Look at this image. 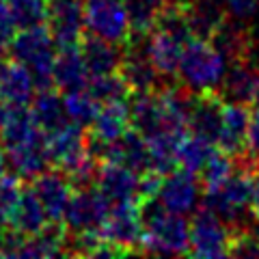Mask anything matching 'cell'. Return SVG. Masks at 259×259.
Returning a JSON list of instances; mask_svg holds the SVG:
<instances>
[{
    "label": "cell",
    "instance_id": "e575fe53",
    "mask_svg": "<svg viewBox=\"0 0 259 259\" xmlns=\"http://www.w3.org/2000/svg\"><path fill=\"white\" fill-rule=\"evenodd\" d=\"M7 173V153H5V147L3 143H0V177Z\"/></svg>",
    "mask_w": 259,
    "mask_h": 259
},
{
    "label": "cell",
    "instance_id": "603a6c76",
    "mask_svg": "<svg viewBox=\"0 0 259 259\" xmlns=\"http://www.w3.org/2000/svg\"><path fill=\"white\" fill-rule=\"evenodd\" d=\"M216 149L218 147L214 141H209L205 136L194 134L188 130L180 143V147H177V166L199 175L201 168L205 166V162L209 160V156H212Z\"/></svg>",
    "mask_w": 259,
    "mask_h": 259
},
{
    "label": "cell",
    "instance_id": "52a82bcc",
    "mask_svg": "<svg viewBox=\"0 0 259 259\" xmlns=\"http://www.w3.org/2000/svg\"><path fill=\"white\" fill-rule=\"evenodd\" d=\"M100 233L108 244L119 248L123 255L139 250L143 233V201L130 199L110 203Z\"/></svg>",
    "mask_w": 259,
    "mask_h": 259
},
{
    "label": "cell",
    "instance_id": "1f68e13d",
    "mask_svg": "<svg viewBox=\"0 0 259 259\" xmlns=\"http://www.w3.org/2000/svg\"><path fill=\"white\" fill-rule=\"evenodd\" d=\"M15 30H18V26H15V22L11 18L9 9H7V5L0 0V46L9 44L11 37L15 35Z\"/></svg>",
    "mask_w": 259,
    "mask_h": 259
},
{
    "label": "cell",
    "instance_id": "4316f807",
    "mask_svg": "<svg viewBox=\"0 0 259 259\" xmlns=\"http://www.w3.org/2000/svg\"><path fill=\"white\" fill-rule=\"evenodd\" d=\"M233 168H236L233 156H229V153L223 151V149H216L212 156H209V160L205 162V166L201 168V173H199L201 190L214 188V186L225 182L227 177L233 173Z\"/></svg>",
    "mask_w": 259,
    "mask_h": 259
},
{
    "label": "cell",
    "instance_id": "8fae6325",
    "mask_svg": "<svg viewBox=\"0 0 259 259\" xmlns=\"http://www.w3.org/2000/svg\"><path fill=\"white\" fill-rule=\"evenodd\" d=\"M46 26L56 48L78 46L84 30V0H46Z\"/></svg>",
    "mask_w": 259,
    "mask_h": 259
},
{
    "label": "cell",
    "instance_id": "f1b7e54d",
    "mask_svg": "<svg viewBox=\"0 0 259 259\" xmlns=\"http://www.w3.org/2000/svg\"><path fill=\"white\" fill-rule=\"evenodd\" d=\"M22 180L18 175H3L0 177V229L3 227H9L11 214L15 205H18V199L22 194Z\"/></svg>",
    "mask_w": 259,
    "mask_h": 259
},
{
    "label": "cell",
    "instance_id": "8992f818",
    "mask_svg": "<svg viewBox=\"0 0 259 259\" xmlns=\"http://www.w3.org/2000/svg\"><path fill=\"white\" fill-rule=\"evenodd\" d=\"M233 236L229 223L216 216L212 209L197 207L192 212V221L188 223V255L216 259L231 255Z\"/></svg>",
    "mask_w": 259,
    "mask_h": 259
},
{
    "label": "cell",
    "instance_id": "484cf974",
    "mask_svg": "<svg viewBox=\"0 0 259 259\" xmlns=\"http://www.w3.org/2000/svg\"><path fill=\"white\" fill-rule=\"evenodd\" d=\"M255 74L257 69L248 67L244 63H238L233 65L231 69H227V76L223 80V87L229 100H236V102H250V93H253V84H255Z\"/></svg>",
    "mask_w": 259,
    "mask_h": 259
},
{
    "label": "cell",
    "instance_id": "f35d334b",
    "mask_svg": "<svg viewBox=\"0 0 259 259\" xmlns=\"http://www.w3.org/2000/svg\"><path fill=\"white\" fill-rule=\"evenodd\" d=\"M5 63V46H0V65Z\"/></svg>",
    "mask_w": 259,
    "mask_h": 259
},
{
    "label": "cell",
    "instance_id": "d6a6232c",
    "mask_svg": "<svg viewBox=\"0 0 259 259\" xmlns=\"http://www.w3.org/2000/svg\"><path fill=\"white\" fill-rule=\"evenodd\" d=\"M250 214L259 225V168L253 175V192H250Z\"/></svg>",
    "mask_w": 259,
    "mask_h": 259
},
{
    "label": "cell",
    "instance_id": "d590c367",
    "mask_svg": "<svg viewBox=\"0 0 259 259\" xmlns=\"http://www.w3.org/2000/svg\"><path fill=\"white\" fill-rule=\"evenodd\" d=\"M132 3H141V5H147V7H153V9H160L166 0H132Z\"/></svg>",
    "mask_w": 259,
    "mask_h": 259
},
{
    "label": "cell",
    "instance_id": "83f0119b",
    "mask_svg": "<svg viewBox=\"0 0 259 259\" xmlns=\"http://www.w3.org/2000/svg\"><path fill=\"white\" fill-rule=\"evenodd\" d=\"M3 3L9 9L18 30L46 22V0H3Z\"/></svg>",
    "mask_w": 259,
    "mask_h": 259
},
{
    "label": "cell",
    "instance_id": "8d00e7d4",
    "mask_svg": "<svg viewBox=\"0 0 259 259\" xmlns=\"http://www.w3.org/2000/svg\"><path fill=\"white\" fill-rule=\"evenodd\" d=\"M7 112H9V106L0 100V127H3V123H5V119H7Z\"/></svg>",
    "mask_w": 259,
    "mask_h": 259
},
{
    "label": "cell",
    "instance_id": "5bb4252c",
    "mask_svg": "<svg viewBox=\"0 0 259 259\" xmlns=\"http://www.w3.org/2000/svg\"><path fill=\"white\" fill-rule=\"evenodd\" d=\"M250 110L244 102H221V115H218V132L216 147L227 151L229 156H240L246 147V130H248Z\"/></svg>",
    "mask_w": 259,
    "mask_h": 259
},
{
    "label": "cell",
    "instance_id": "ba28073f",
    "mask_svg": "<svg viewBox=\"0 0 259 259\" xmlns=\"http://www.w3.org/2000/svg\"><path fill=\"white\" fill-rule=\"evenodd\" d=\"M84 30L115 46L130 44V13L125 0H84Z\"/></svg>",
    "mask_w": 259,
    "mask_h": 259
},
{
    "label": "cell",
    "instance_id": "44dd1931",
    "mask_svg": "<svg viewBox=\"0 0 259 259\" xmlns=\"http://www.w3.org/2000/svg\"><path fill=\"white\" fill-rule=\"evenodd\" d=\"M30 112L32 119L37 121V125L44 132H52L59 125H63L65 121H69L63 108V95L59 89L54 87H41L37 89L35 95L30 100Z\"/></svg>",
    "mask_w": 259,
    "mask_h": 259
},
{
    "label": "cell",
    "instance_id": "277c9868",
    "mask_svg": "<svg viewBox=\"0 0 259 259\" xmlns=\"http://www.w3.org/2000/svg\"><path fill=\"white\" fill-rule=\"evenodd\" d=\"M7 46H9L13 59L22 61L32 71V76L37 80V89L52 87V65L56 56V44L46 22L15 30V35Z\"/></svg>",
    "mask_w": 259,
    "mask_h": 259
},
{
    "label": "cell",
    "instance_id": "ac0fdd59",
    "mask_svg": "<svg viewBox=\"0 0 259 259\" xmlns=\"http://www.w3.org/2000/svg\"><path fill=\"white\" fill-rule=\"evenodd\" d=\"M89 82V71L78 46L56 48L54 65H52V87L61 93L82 89Z\"/></svg>",
    "mask_w": 259,
    "mask_h": 259
},
{
    "label": "cell",
    "instance_id": "74e56055",
    "mask_svg": "<svg viewBox=\"0 0 259 259\" xmlns=\"http://www.w3.org/2000/svg\"><path fill=\"white\" fill-rule=\"evenodd\" d=\"M3 248H5V233L0 231V257H3Z\"/></svg>",
    "mask_w": 259,
    "mask_h": 259
},
{
    "label": "cell",
    "instance_id": "7a4b0ae2",
    "mask_svg": "<svg viewBox=\"0 0 259 259\" xmlns=\"http://www.w3.org/2000/svg\"><path fill=\"white\" fill-rule=\"evenodd\" d=\"M227 69H229L227 56L221 50V46L214 44L212 39L192 35L184 44L177 76L188 91L199 95L216 93L223 87Z\"/></svg>",
    "mask_w": 259,
    "mask_h": 259
},
{
    "label": "cell",
    "instance_id": "5b68a950",
    "mask_svg": "<svg viewBox=\"0 0 259 259\" xmlns=\"http://www.w3.org/2000/svg\"><path fill=\"white\" fill-rule=\"evenodd\" d=\"M250 192H253V173L248 168H233V173L214 188L201 194L203 205L221 216L225 223L238 225L250 214Z\"/></svg>",
    "mask_w": 259,
    "mask_h": 259
},
{
    "label": "cell",
    "instance_id": "d6986e66",
    "mask_svg": "<svg viewBox=\"0 0 259 259\" xmlns=\"http://www.w3.org/2000/svg\"><path fill=\"white\" fill-rule=\"evenodd\" d=\"M48 225H50V218H48L41 201L37 199V194L32 192V188L22 190L18 205H15L11 221H9L11 231L26 238V236H35V233L44 231Z\"/></svg>",
    "mask_w": 259,
    "mask_h": 259
},
{
    "label": "cell",
    "instance_id": "7c38bea8",
    "mask_svg": "<svg viewBox=\"0 0 259 259\" xmlns=\"http://www.w3.org/2000/svg\"><path fill=\"white\" fill-rule=\"evenodd\" d=\"M132 130V121H130V102L127 100H115L102 104L97 110L95 119L89 125V147H91L93 156L106 145L117 143L121 136H125Z\"/></svg>",
    "mask_w": 259,
    "mask_h": 259
},
{
    "label": "cell",
    "instance_id": "f546056e",
    "mask_svg": "<svg viewBox=\"0 0 259 259\" xmlns=\"http://www.w3.org/2000/svg\"><path fill=\"white\" fill-rule=\"evenodd\" d=\"M244 151L248 153L250 160H255L259 164V108L250 112L248 119V130H246V147Z\"/></svg>",
    "mask_w": 259,
    "mask_h": 259
},
{
    "label": "cell",
    "instance_id": "2e32d148",
    "mask_svg": "<svg viewBox=\"0 0 259 259\" xmlns=\"http://www.w3.org/2000/svg\"><path fill=\"white\" fill-rule=\"evenodd\" d=\"M5 153H7V166L20 180H35L39 173H44L50 166L46 132L30 136V139L22 143H15L11 147H5Z\"/></svg>",
    "mask_w": 259,
    "mask_h": 259
},
{
    "label": "cell",
    "instance_id": "30bf717a",
    "mask_svg": "<svg viewBox=\"0 0 259 259\" xmlns=\"http://www.w3.org/2000/svg\"><path fill=\"white\" fill-rule=\"evenodd\" d=\"M201 182L197 173H190L186 168H173L162 175L160 188L156 192V203L168 212L188 216L201 203Z\"/></svg>",
    "mask_w": 259,
    "mask_h": 259
},
{
    "label": "cell",
    "instance_id": "4fadbf2b",
    "mask_svg": "<svg viewBox=\"0 0 259 259\" xmlns=\"http://www.w3.org/2000/svg\"><path fill=\"white\" fill-rule=\"evenodd\" d=\"M93 184L110 203L141 199V175L119 162L102 160V164H97L95 168Z\"/></svg>",
    "mask_w": 259,
    "mask_h": 259
},
{
    "label": "cell",
    "instance_id": "ffe728a7",
    "mask_svg": "<svg viewBox=\"0 0 259 259\" xmlns=\"http://www.w3.org/2000/svg\"><path fill=\"white\" fill-rule=\"evenodd\" d=\"M78 48H80V54H82V59H84L89 78L110 74V71H119L121 52L117 50L115 44L97 39L93 35H84L82 41L78 44Z\"/></svg>",
    "mask_w": 259,
    "mask_h": 259
},
{
    "label": "cell",
    "instance_id": "9c48e42d",
    "mask_svg": "<svg viewBox=\"0 0 259 259\" xmlns=\"http://www.w3.org/2000/svg\"><path fill=\"white\" fill-rule=\"evenodd\" d=\"M110 201L104 197L93 186H78L71 192V199L63 214V227L65 231L84 233V231H95L100 229L104 218L108 214Z\"/></svg>",
    "mask_w": 259,
    "mask_h": 259
},
{
    "label": "cell",
    "instance_id": "7402d4cb",
    "mask_svg": "<svg viewBox=\"0 0 259 259\" xmlns=\"http://www.w3.org/2000/svg\"><path fill=\"white\" fill-rule=\"evenodd\" d=\"M119 74L123 76V80L127 82L132 93L153 91L160 80V76L156 74V69L151 67V63L147 61L145 52L143 50L139 52V50H134V48H130L125 54H121Z\"/></svg>",
    "mask_w": 259,
    "mask_h": 259
},
{
    "label": "cell",
    "instance_id": "d4e9b609",
    "mask_svg": "<svg viewBox=\"0 0 259 259\" xmlns=\"http://www.w3.org/2000/svg\"><path fill=\"white\" fill-rule=\"evenodd\" d=\"M87 89L100 104L115 102V100H130V95H132L127 82L119 71H110V74H102V76H91L87 82Z\"/></svg>",
    "mask_w": 259,
    "mask_h": 259
},
{
    "label": "cell",
    "instance_id": "6da1fadb",
    "mask_svg": "<svg viewBox=\"0 0 259 259\" xmlns=\"http://www.w3.org/2000/svg\"><path fill=\"white\" fill-rule=\"evenodd\" d=\"M46 143L50 164L67 175L74 188L89 186L93 182L97 162L89 147V136L82 125L74 123V121H65L63 125L46 134Z\"/></svg>",
    "mask_w": 259,
    "mask_h": 259
},
{
    "label": "cell",
    "instance_id": "3957f363",
    "mask_svg": "<svg viewBox=\"0 0 259 259\" xmlns=\"http://www.w3.org/2000/svg\"><path fill=\"white\" fill-rule=\"evenodd\" d=\"M139 250L149 255H188V221L168 212L156 199L143 201V233Z\"/></svg>",
    "mask_w": 259,
    "mask_h": 259
},
{
    "label": "cell",
    "instance_id": "e0dca14e",
    "mask_svg": "<svg viewBox=\"0 0 259 259\" xmlns=\"http://www.w3.org/2000/svg\"><path fill=\"white\" fill-rule=\"evenodd\" d=\"M37 91V80L32 71L18 59L0 65V100L7 106H28Z\"/></svg>",
    "mask_w": 259,
    "mask_h": 259
},
{
    "label": "cell",
    "instance_id": "cb8c5ba5",
    "mask_svg": "<svg viewBox=\"0 0 259 259\" xmlns=\"http://www.w3.org/2000/svg\"><path fill=\"white\" fill-rule=\"evenodd\" d=\"M61 95H63V108H65L67 119L74 121L78 125H82V127L91 125V121L95 119L102 104L89 93V89L87 87L74 89V91H65Z\"/></svg>",
    "mask_w": 259,
    "mask_h": 259
},
{
    "label": "cell",
    "instance_id": "4dcf8cb0",
    "mask_svg": "<svg viewBox=\"0 0 259 259\" xmlns=\"http://www.w3.org/2000/svg\"><path fill=\"white\" fill-rule=\"evenodd\" d=\"M221 3L227 7V11L233 13L236 18H250L259 7V0H221Z\"/></svg>",
    "mask_w": 259,
    "mask_h": 259
},
{
    "label": "cell",
    "instance_id": "836d02e7",
    "mask_svg": "<svg viewBox=\"0 0 259 259\" xmlns=\"http://www.w3.org/2000/svg\"><path fill=\"white\" fill-rule=\"evenodd\" d=\"M248 104H253L255 108H259V69L255 74V84H253V93H250V102Z\"/></svg>",
    "mask_w": 259,
    "mask_h": 259
},
{
    "label": "cell",
    "instance_id": "9a60e30c",
    "mask_svg": "<svg viewBox=\"0 0 259 259\" xmlns=\"http://www.w3.org/2000/svg\"><path fill=\"white\" fill-rule=\"evenodd\" d=\"M30 182H32L30 188L37 194V199L41 201L50 223H63L65 207H67L71 192H74L71 180L63 171H59V168H54V171L46 168L44 173H39Z\"/></svg>",
    "mask_w": 259,
    "mask_h": 259
}]
</instances>
